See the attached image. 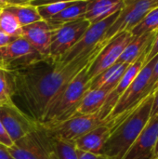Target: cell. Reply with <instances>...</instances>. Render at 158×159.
Segmentation results:
<instances>
[{
    "label": "cell",
    "mask_w": 158,
    "mask_h": 159,
    "mask_svg": "<svg viewBox=\"0 0 158 159\" xmlns=\"http://www.w3.org/2000/svg\"><path fill=\"white\" fill-rule=\"evenodd\" d=\"M158 116V88L153 93V104L151 110V117Z\"/></svg>",
    "instance_id": "1f68e13d"
},
{
    "label": "cell",
    "mask_w": 158,
    "mask_h": 159,
    "mask_svg": "<svg viewBox=\"0 0 158 159\" xmlns=\"http://www.w3.org/2000/svg\"><path fill=\"white\" fill-rule=\"evenodd\" d=\"M20 38V37H19ZM17 38L16 37H12V36H9L2 32H0V48H3V47H6L9 44H11L13 41H15Z\"/></svg>",
    "instance_id": "4dcf8cb0"
},
{
    "label": "cell",
    "mask_w": 158,
    "mask_h": 159,
    "mask_svg": "<svg viewBox=\"0 0 158 159\" xmlns=\"http://www.w3.org/2000/svg\"><path fill=\"white\" fill-rule=\"evenodd\" d=\"M119 11L113 14L111 17L107 18L104 20H102L94 24H90V26L85 32L81 39L68 52H66L58 61H61V63L64 64L68 63L73 60H75L77 58H80L82 56L90 53L99 46L105 45L103 44L104 35L108 31V29L111 27V25L115 22L116 18L118 17Z\"/></svg>",
    "instance_id": "ba28073f"
},
{
    "label": "cell",
    "mask_w": 158,
    "mask_h": 159,
    "mask_svg": "<svg viewBox=\"0 0 158 159\" xmlns=\"http://www.w3.org/2000/svg\"><path fill=\"white\" fill-rule=\"evenodd\" d=\"M158 140V116L150 117L142 133L123 159H156L155 150Z\"/></svg>",
    "instance_id": "4fadbf2b"
},
{
    "label": "cell",
    "mask_w": 158,
    "mask_h": 159,
    "mask_svg": "<svg viewBox=\"0 0 158 159\" xmlns=\"http://www.w3.org/2000/svg\"><path fill=\"white\" fill-rule=\"evenodd\" d=\"M76 153H77L78 159H107L102 155H94V154H90V153L79 151V150H76Z\"/></svg>",
    "instance_id": "f546056e"
},
{
    "label": "cell",
    "mask_w": 158,
    "mask_h": 159,
    "mask_svg": "<svg viewBox=\"0 0 158 159\" xmlns=\"http://www.w3.org/2000/svg\"><path fill=\"white\" fill-rule=\"evenodd\" d=\"M155 154H156V157H158V140L157 143H156V150H155Z\"/></svg>",
    "instance_id": "d6a6232c"
},
{
    "label": "cell",
    "mask_w": 158,
    "mask_h": 159,
    "mask_svg": "<svg viewBox=\"0 0 158 159\" xmlns=\"http://www.w3.org/2000/svg\"><path fill=\"white\" fill-rule=\"evenodd\" d=\"M0 122L13 143L36 130L39 126L14 103L0 106Z\"/></svg>",
    "instance_id": "7c38bea8"
},
{
    "label": "cell",
    "mask_w": 158,
    "mask_h": 159,
    "mask_svg": "<svg viewBox=\"0 0 158 159\" xmlns=\"http://www.w3.org/2000/svg\"><path fill=\"white\" fill-rule=\"evenodd\" d=\"M13 143H14L11 141L7 130L5 129L4 126L0 122V145L4 146L5 148H9L13 145Z\"/></svg>",
    "instance_id": "83f0119b"
},
{
    "label": "cell",
    "mask_w": 158,
    "mask_h": 159,
    "mask_svg": "<svg viewBox=\"0 0 158 159\" xmlns=\"http://www.w3.org/2000/svg\"><path fill=\"white\" fill-rule=\"evenodd\" d=\"M74 0L70 1H61V2H55V3H41L37 4L36 1H32V4L36 7L37 11L42 19V20H48L60 12H61L63 9L68 7L70 5L73 4Z\"/></svg>",
    "instance_id": "603a6c76"
},
{
    "label": "cell",
    "mask_w": 158,
    "mask_h": 159,
    "mask_svg": "<svg viewBox=\"0 0 158 159\" xmlns=\"http://www.w3.org/2000/svg\"><path fill=\"white\" fill-rule=\"evenodd\" d=\"M157 60L158 55H156L143 65L138 75L116 102L111 114L105 120V124L112 129L149 96L147 89Z\"/></svg>",
    "instance_id": "277c9868"
},
{
    "label": "cell",
    "mask_w": 158,
    "mask_h": 159,
    "mask_svg": "<svg viewBox=\"0 0 158 159\" xmlns=\"http://www.w3.org/2000/svg\"><path fill=\"white\" fill-rule=\"evenodd\" d=\"M82 69L58 94L39 127L45 128L72 118L85 94L89 90L88 67Z\"/></svg>",
    "instance_id": "3957f363"
},
{
    "label": "cell",
    "mask_w": 158,
    "mask_h": 159,
    "mask_svg": "<svg viewBox=\"0 0 158 159\" xmlns=\"http://www.w3.org/2000/svg\"><path fill=\"white\" fill-rule=\"evenodd\" d=\"M54 28L46 20H40L22 27L23 37L44 59L50 58V47Z\"/></svg>",
    "instance_id": "9a60e30c"
},
{
    "label": "cell",
    "mask_w": 158,
    "mask_h": 159,
    "mask_svg": "<svg viewBox=\"0 0 158 159\" xmlns=\"http://www.w3.org/2000/svg\"><path fill=\"white\" fill-rule=\"evenodd\" d=\"M153 94L145 98L113 129L101 155L107 159H123L151 117Z\"/></svg>",
    "instance_id": "7a4b0ae2"
},
{
    "label": "cell",
    "mask_w": 158,
    "mask_h": 159,
    "mask_svg": "<svg viewBox=\"0 0 158 159\" xmlns=\"http://www.w3.org/2000/svg\"><path fill=\"white\" fill-rule=\"evenodd\" d=\"M0 11H1V9H0Z\"/></svg>",
    "instance_id": "836d02e7"
},
{
    "label": "cell",
    "mask_w": 158,
    "mask_h": 159,
    "mask_svg": "<svg viewBox=\"0 0 158 159\" xmlns=\"http://www.w3.org/2000/svg\"><path fill=\"white\" fill-rule=\"evenodd\" d=\"M13 104L12 91L7 71L0 69V106Z\"/></svg>",
    "instance_id": "484cf974"
},
{
    "label": "cell",
    "mask_w": 158,
    "mask_h": 159,
    "mask_svg": "<svg viewBox=\"0 0 158 159\" xmlns=\"http://www.w3.org/2000/svg\"><path fill=\"white\" fill-rule=\"evenodd\" d=\"M7 151L13 159H54L50 138L40 127L15 142Z\"/></svg>",
    "instance_id": "52a82bcc"
},
{
    "label": "cell",
    "mask_w": 158,
    "mask_h": 159,
    "mask_svg": "<svg viewBox=\"0 0 158 159\" xmlns=\"http://www.w3.org/2000/svg\"><path fill=\"white\" fill-rule=\"evenodd\" d=\"M154 4L155 0H124L118 17L104 35L103 44L106 45L113 37L123 32L130 33L154 8Z\"/></svg>",
    "instance_id": "8992f818"
},
{
    "label": "cell",
    "mask_w": 158,
    "mask_h": 159,
    "mask_svg": "<svg viewBox=\"0 0 158 159\" xmlns=\"http://www.w3.org/2000/svg\"><path fill=\"white\" fill-rule=\"evenodd\" d=\"M50 143L54 159H78L74 143H65L51 138Z\"/></svg>",
    "instance_id": "d4e9b609"
},
{
    "label": "cell",
    "mask_w": 158,
    "mask_h": 159,
    "mask_svg": "<svg viewBox=\"0 0 158 159\" xmlns=\"http://www.w3.org/2000/svg\"><path fill=\"white\" fill-rule=\"evenodd\" d=\"M104 46L101 45L90 53L65 64L49 58L22 69L7 71L13 103L40 126L47 109L61 90L93 61Z\"/></svg>",
    "instance_id": "6da1fadb"
},
{
    "label": "cell",
    "mask_w": 158,
    "mask_h": 159,
    "mask_svg": "<svg viewBox=\"0 0 158 159\" xmlns=\"http://www.w3.org/2000/svg\"><path fill=\"white\" fill-rule=\"evenodd\" d=\"M151 48H152V47H150L145 52H143L134 62L129 64V66L126 70L125 74L121 77V79L118 82V84L116 85V87L107 96V99H106L103 106L102 107V109L99 112V115L104 123H105V120L107 119V117L109 116V115L111 114L112 110L115 106L116 102L120 99V97L123 95V93L126 91V89L129 88V86L132 83V81L135 79V77L138 75V74L140 73V71L145 64L146 57H147L148 53L150 52Z\"/></svg>",
    "instance_id": "5bb4252c"
},
{
    "label": "cell",
    "mask_w": 158,
    "mask_h": 159,
    "mask_svg": "<svg viewBox=\"0 0 158 159\" xmlns=\"http://www.w3.org/2000/svg\"><path fill=\"white\" fill-rule=\"evenodd\" d=\"M115 88L105 87L99 89L88 90L81 100L73 117L79 116H89L99 113L103 106L107 96Z\"/></svg>",
    "instance_id": "ac0fdd59"
},
{
    "label": "cell",
    "mask_w": 158,
    "mask_h": 159,
    "mask_svg": "<svg viewBox=\"0 0 158 159\" xmlns=\"http://www.w3.org/2000/svg\"><path fill=\"white\" fill-rule=\"evenodd\" d=\"M153 32H158V7L153 8L141 20V22L131 30L130 34L133 37H136Z\"/></svg>",
    "instance_id": "cb8c5ba5"
},
{
    "label": "cell",
    "mask_w": 158,
    "mask_h": 159,
    "mask_svg": "<svg viewBox=\"0 0 158 159\" xmlns=\"http://www.w3.org/2000/svg\"><path fill=\"white\" fill-rule=\"evenodd\" d=\"M123 6L124 0H88L84 19L94 24L118 12Z\"/></svg>",
    "instance_id": "e0dca14e"
},
{
    "label": "cell",
    "mask_w": 158,
    "mask_h": 159,
    "mask_svg": "<svg viewBox=\"0 0 158 159\" xmlns=\"http://www.w3.org/2000/svg\"><path fill=\"white\" fill-rule=\"evenodd\" d=\"M88 3V0H74L72 5L47 21L49 23V25L56 29L62 24L82 19L87 11Z\"/></svg>",
    "instance_id": "44dd1931"
},
{
    "label": "cell",
    "mask_w": 158,
    "mask_h": 159,
    "mask_svg": "<svg viewBox=\"0 0 158 159\" xmlns=\"http://www.w3.org/2000/svg\"><path fill=\"white\" fill-rule=\"evenodd\" d=\"M0 32L16 38L22 35V27L16 16L8 9H2L0 11Z\"/></svg>",
    "instance_id": "7402d4cb"
},
{
    "label": "cell",
    "mask_w": 158,
    "mask_h": 159,
    "mask_svg": "<svg viewBox=\"0 0 158 159\" xmlns=\"http://www.w3.org/2000/svg\"><path fill=\"white\" fill-rule=\"evenodd\" d=\"M43 59L23 37L0 48V69L5 71L22 69Z\"/></svg>",
    "instance_id": "9c48e42d"
},
{
    "label": "cell",
    "mask_w": 158,
    "mask_h": 159,
    "mask_svg": "<svg viewBox=\"0 0 158 159\" xmlns=\"http://www.w3.org/2000/svg\"><path fill=\"white\" fill-rule=\"evenodd\" d=\"M102 124H104V122L97 113L89 116H74L42 129L51 139L74 143L79 138Z\"/></svg>",
    "instance_id": "5b68a950"
},
{
    "label": "cell",
    "mask_w": 158,
    "mask_h": 159,
    "mask_svg": "<svg viewBox=\"0 0 158 159\" xmlns=\"http://www.w3.org/2000/svg\"><path fill=\"white\" fill-rule=\"evenodd\" d=\"M111 132L112 129L107 124H102L79 138L74 143V147L79 151L101 155L102 149L108 140Z\"/></svg>",
    "instance_id": "2e32d148"
},
{
    "label": "cell",
    "mask_w": 158,
    "mask_h": 159,
    "mask_svg": "<svg viewBox=\"0 0 158 159\" xmlns=\"http://www.w3.org/2000/svg\"><path fill=\"white\" fill-rule=\"evenodd\" d=\"M156 32L146 33L140 36L133 37L127 48L124 49L117 62L131 64L134 62L143 52L153 46Z\"/></svg>",
    "instance_id": "d6986e66"
},
{
    "label": "cell",
    "mask_w": 158,
    "mask_h": 159,
    "mask_svg": "<svg viewBox=\"0 0 158 159\" xmlns=\"http://www.w3.org/2000/svg\"><path fill=\"white\" fill-rule=\"evenodd\" d=\"M89 26L90 23L82 18L54 29L50 47V59L58 61L81 39Z\"/></svg>",
    "instance_id": "30bf717a"
},
{
    "label": "cell",
    "mask_w": 158,
    "mask_h": 159,
    "mask_svg": "<svg viewBox=\"0 0 158 159\" xmlns=\"http://www.w3.org/2000/svg\"><path fill=\"white\" fill-rule=\"evenodd\" d=\"M156 159H158V157H157V158H156Z\"/></svg>",
    "instance_id": "e575fe53"
},
{
    "label": "cell",
    "mask_w": 158,
    "mask_h": 159,
    "mask_svg": "<svg viewBox=\"0 0 158 159\" xmlns=\"http://www.w3.org/2000/svg\"><path fill=\"white\" fill-rule=\"evenodd\" d=\"M129 66V64L127 63H115L90 81L89 90L99 89L105 87L115 88Z\"/></svg>",
    "instance_id": "ffe728a7"
},
{
    "label": "cell",
    "mask_w": 158,
    "mask_h": 159,
    "mask_svg": "<svg viewBox=\"0 0 158 159\" xmlns=\"http://www.w3.org/2000/svg\"><path fill=\"white\" fill-rule=\"evenodd\" d=\"M158 88V60L155 65V68H154V71H153V74H152V76H151V79H150V82H149V86H148V89H147V93L148 95H152L155 90Z\"/></svg>",
    "instance_id": "4316f807"
},
{
    "label": "cell",
    "mask_w": 158,
    "mask_h": 159,
    "mask_svg": "<svg viewBox=\"0 0 158 159\" xmlns=\"http://www.w3.org/2000/svg\"><path fill=\"white\" fill-rule=\"evenodd\" d=\"M156 55H158V32L156 35V38L154 40V43H153V46H152V48L150 50V52L148 53L147 57H146V60H145V63L150 61L153 58H155Z\"/></svg>",
    "instance_id": "f1b7e54d"
},
{
    "label": "cell",
    "mask_w": 158,
    "mask_h": 159,
    "mask_svg": "<svg viewBox=\"0 0 158 159\" xmlns=\"http://www.w3.org/2000/svg\"><path fill=\"white\" fill-rule=\"evenodd\" d=\"M129 32H123L113 37L99 52L88 67V77L91 81L103 71L116 63L124 49L132 40Z\"/></svg>",
    "instance_id": "8fae6325"
}]
</instances>
